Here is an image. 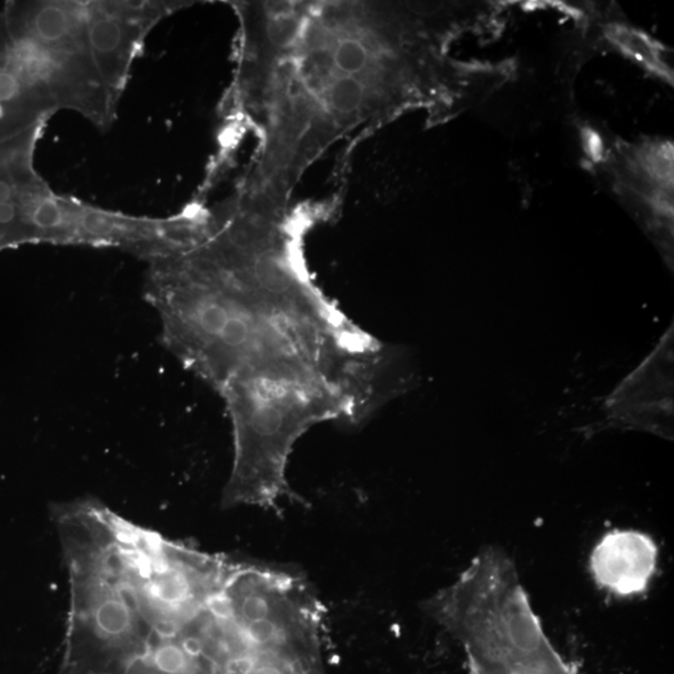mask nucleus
I'll return each instance as SVG.
<instances>
[{"instance_id": "nucleus-2", "label": "nucleus", "mask_w": 674, "mask_h": 674, "mask_svg": "<svg viewBox=\"0 0 674 674\" xmlns=\"http://www.w3.org/2000/svg\"><path fill=\"white\" fill-rule=\"evenodd\" d=\"M165 348L219 394L342 372L358 327L312 283L283 232L200 239L149 262Z\"/></svg>"}, {"instance_id": "nucleus-3", "label": "nucleus", "mask_w": 674, "mask_h": 674, "mask_svg": "<svg viewBox=\"0 0 674 674\" xmlns=\"http://www.w3.org/2000/svg\"><path fill=\"white\" fill-rule=\"evenodd\" d=\"M0 54L51 113L75 110L106 129L118 101L88 38L87 2H13L0 14Z\"/></svg>"}, {"instance_id": "nucleus-7", "label": "nucleus", "mask_w": 674, "mask_h": 674, "mask_svg": "<svg viewBox=\"0 0 674 674\" xmlns=\"http://www.w3.org/2000/svg\"><path fill=\"white\" fill-rule=\"evenodd\" d=\"M615 41L620 43L628 53L634 55V57L639 58L642 61H646V63H654V59L652 58V55H654V51L649 47L647 39L643 38L639 34L623 29H618L615 33Z\"/></svg>"}, {"instance_id": "nucleus-5", "label": "nucleus", "mask_w": 674, "mask_h": 674, "mask_svg": "<svg viewBox=\"0 0 674 674\" xmlns=\"http://www.w3.org/2000/svg\"><path fill=\"white\" fill-rule=\"evenodd\" d=\"M176 5L158 2H87L91 55L101 79L116 100L124 90L146 34Z\"/></svg>"}, {"instance_id": "nucleus-1", "label": "nucleus", "mask_w": 674, "mask_h": 674, "mask_svg": "<svg viewBox=\"0 0 674 674\" xmlns=\"http://www.w3.org/2000/svg\"><path fill=\"white\" fill-rule=\"evenodd\" d=\"M69 576L58 674H239L247 632L236 560L97 506L63 533Z\"/></svg>"}, {"instance_id": "nucleus-4", "label": "nucleus", "mask_w": 674, "mask_h": 674, "mask_svg": "<svg viewBox=\"0 0 674 674\" xmlns=\"http://www.w3.org/2000/svg\"><path fill=\"white\" fill-rule=\"evenodd\" d=\"M673 340L672 324L651 354L606 397L605 427L649 432L672 440Z\"/></svg>"}, {"instance_id": "nucleus-6", "label": "nucleus", "mask_w": 674, "mask_h": 674, "mask_svg": "<svg viewBox=\"0 0 674 674\" xmlns=\"http://www.w3.org/2000/svg\"><path fill=\"white\" fill-rule=\"evenodd\" d=\"M657 544L634 529H614L594 546L590 569L602 590L620 597L645 592L658 565Z\"/></svg>"}]
</instances>
